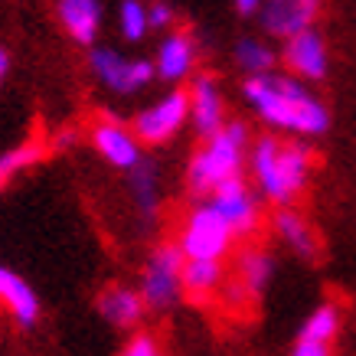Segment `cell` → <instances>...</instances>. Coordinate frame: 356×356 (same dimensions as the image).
Segmentation results:
<instances>
[{
    "mask_svg": "<svg viewBox=\"0 0 356 356\" xmlns=\"http://www.w3.org/2000/svg\"><path fill=\"white\" fill-rule=\"evenodd\" d=\"M245 98L265 124L284 134L317 138L330 124V111L311 88L284 72H268L259 79H245Z\"/></svg>",
    "mask_w": 356,
    "mask_h": 356,
    "instance_id": "obj_1",
    "label": "cell"
},
{
    "mask_svg": "<svg viewBox=\"0 0 356 356\" xmlns=\"http://www.w3.org/2000/svg\"><path fill=\"white\" fill-rule=\"evenodd\" d=\"M248 167L259 193L278 209H284L301 196L311 180V151L298 140H278L268 134L248 147Z\"/></svg>",
    "mask_w": 356,
    "mask_h": 356,
    "instance_id": "obj_2",
    "label": "cell"
},
{
    "mask_svg": "<svg viewBox=\"0 0 356 356\" xmlns=\"http://www.w3.org/2000/svg\"><path fill=\"white\" fill-rule=\"evenodd\" d=\"M248 154V128L242 121H229L203 140V147L193 154L186 167V184L196 196L216 193L222 184L242 177V163Z\"/></svg>",
    "mask_w": 356,
    "mask_h": 356,
    "instance_id": "obj_3",
    "label": "cell"
},
{
    "mask_svg": "<svg viewBox=\"0 0 356 356\" xmlns=\"http://www.w3.org/2000/svg\"><path fill=\"white\" fill-rule=\"evenodd\" d=\"M184 252L177 242L157 245L144 261L138 294L147 311H170L184 298Z\"/></svg>",
    "mask_w": 356,
    "mask_h": 356,
    "instance_id": "obj_4",
    "label": "cell"
},
{
    "mask_svg": "<svg viewBox=\"0 0 356 356\" xmlns=\"http://www.w3.org/2000/svg\"><path fill=\"white\" fill-rule=\"evenodd\" d=\"M236 242V232L229 229V222L219 216L209 203L193 206L184 219L177 248L184 252V259H200V261H222L229 248Z\"/></svg>",
    "mask_w": 356,
    "mask_h": 356,
    "instance_id": "obj_5",
    "label": "cell"
},
{
    "mask_svg": "<svg viewBox=\"0 0 356 356\" xmlns=\"http://www.w3.org/2000/svg\"><path fill=\"white\" fill-rule=\"evenodd\" d=\"M88 69L105 88L118 95H134L151 86L154 63L151 59H131V56L111 49V46H92L88 49Z\"/></svg>",
    "mask_w": 356,
    "mask_h": 356,
    "instance_id": "obj_6",
    "label": "cell"
},
{
    "mask_svg": "<svg viewBox=\"0 0 356 356\" xmlns=\"http://www.w3.org/2000/svg\"><path fill=\"white\" fill-rule=\"evenodd\" d=\"M186 121H190V98H186V92L173 88L163 98H157L154 105L140 108L131 131H134V138L140 144L157 147V144H167L170 138H177Z\"/></svg>",
    "mask_w": 356,
    "mask_h": 356,
    "instance_id": "obj_7",
    "label": "cell"
},
{
    "mask_svg": "<svg viewBox=\"0 0 356 356\" xmlns=\"http://www.w3.org/2000/svg\"><path fill=\"white\" fill-rule=\"evenodd\" d=\"M206 203L226 219L229 229H232L236 236H255V232H259V226H261V203H259V196L252 193V186H248L242 177L222 184L216 193H209Z\"/></svg>",
    "mask_w": 356,
    "mask_h": 356,
    "instance_id": "obj_8",
    "label": "cell"
},
{
    "mask_svg": "<svg viewBox=\"0 0 356 356\" xmlns=\"http://www.w3.org/2000/svg\"><path fill=\"white\" fill-rule=\"evenodd\" d=\"M92 147L102 154V161H108L118 170H134L144 161L140 140L134 138V131L115 118L95 121V128H92Z\"/></svg>",
    "mask_w": 356,
    "mask_h": 356,
    "instance_id": "obj_9",
    "label": "cell"
},
{
    "mask_svg": "<svg viewBox=\"0 0 356 356\" xmlns=\"http://www.w3.org/2000/svg\"><path fill=\"white\" fill-rule=\"evenodd\" d=\"M284 65L294 72L298 82H317V79L327 76V65H330V56H327V43L324 36L314 30H304L291 40H284Z\"/></svg>",
    "mask_w": 356,
    "mask_h": 356,
    "instance_id": "obj_10",
    "label": "cell"
},
{
    "mask_svg": "<svg viewBox=\"0 0 356 356\" xmlns=\"http://www.w3.org/2000/svg\"><path fill=\"white\" fill-rule=\"evenodd\" d=\"M190 121L203 138H213L222 124H226V102H222V88L213 76H196L190 92Z\"/></svg>",
    "mask_w": 356,
    "mask_h": 356,
    "instance_id": "obj_11",
    "label": "cell"
},
{
    "mask_svg": "<svg viewBox=\"0 0 356 356\" xmlns=\"http://www.w3.org/2000/svg\"><path fill=\"white\" fill-rule=\"evenodd\" d=\"M314 17H317V7L304 3V0H265L259 10L261 30L278 40H291L298 33L311 30Z\"/></svg>",
    "mask_w": 356,
    "mask_h": 356,
    "instance_id": "obj_12",
    "label": "cell"
},
{
    "mask_svg": "<svg viewBox=\"0 0 356 356\" xmlns=\"http://www.w3.org/2000/svg\"><path fill=\"white\" fill-rule=\"evenodd\" d=\"M196 65V43L190 33L173 30L167 33L157 46V56H154V76L167 79V82H180L193 72Z\"/></svg>",
    "mask_w": 356,
    "mask_h": 356,
    "instance_id": "obj_13",
    "label": "cell"
},
{
    "mask_svg": "<svg viewBox=\"0 0 356 356\" xmlns=\"http://www.w3.org/2000/svg\"><path fill=\"white\" fill-rule=\"evenodd\" d=\"M98 314L108 321L111 327H118V330H131V327H138L144 321V301H140L138 288H128V284H111L105 291L98 294Z\"/></svg>",
    "mask_w": 356,
    "mask_h": 356,
    "instance_id": "obj_14",
    "label": "cell"
},
{
    "mask_svg": "<svg viewBox=\"0 0 356 356\" xmlns=\"http://www.w3.org/2000/svg\"><path fill=\"white\" fill-rule=\"evenodd\" d=\"M63 30L82 46H95L102 33V3L98 0H59L56 3Z\"/></svg>",
    "mask_w": 356,
    "mask_h": 356,
    "instance_id": "obj_15",
    "label": "cell"
},
{
    "mask_svg": "<svg viewBox=\"0 0 356 356\" xmlns=\"http://www.w3.org/2000/svg\"><path fill=\"white\" fill-rule=\"evenodd\" d=\"M0 304L23 327H33L40 321V294L33 291L30 281H23L17 271L3 268V265H0Z\"/></svg>",
    "mask_w": 356,
    "mask_h": 356,
    "instance_id": "obj_16",
    "label": "cell"
},
{
    "mask_svg": "<svg viewBox=\"0 0 356 356\" xmlns=\"http://www.w3.org/2000/svg\"><path fill=\"white\" fill-rule=\"evenodd\" d=\"M275 278V259H271V252L265 248H245L236 261V284H232V291L238 298H259L265 288L271 284Z\"/></svg>",
    "mask_w": 356,
    "mask_h": 356,
    "instance_id": "obj_17",
    "label": "cell"
},
{
    "mask_svg": "<svg viewBox=\"0 0 356 356\" xmlns=\"http://www.w3.org/2000/svg\"><path fill=\"white\" fill-rule=\"evenodd\" d=\"M275 232H278V238L288 248H291L298 259H304V261H314V259H317V252H321V245H317V236H314L311 222H307V219H304L298 209H291V206L278 209V213H275Z\"/></svg>",
    "mask_w": 356,
    "mask_h": 356,
    "instance_id": "obj_18",
    "label": "cell"
},
{
    "mask_svg": "<svg viewBox=\"0 0 356 356\" xmlns=\"http://www.w3.org/2000/svg\"><path fill=\"white\" fill-rule=\"evenodd\" d=\"M222 278H226L222 261H184V294H190V298H213L222 288Z\"/></svg>",
    "mask_w": 356,
    "mask_h": 356,
    "instance_id": "obj_19",
    "label": "cell"
},
{
    "mask_svg": "<svg viewBox=\"0 0 356 356\" xmlns=\"http://www.w3.org/2000/svg\"><path fill=\"white\" fill-rule=\"evenodd\" d=\"M275 63H278V56H275V49H271L268 43H261V40H255V36L238 40L236 65L242 69V72H248V79H259V76L275 72Z\"/></svg>",
    "mask_w": 356,
    "mask_h": 356,
    "instance_id": "obj_20",
    "label": "cell"
},
{
    "mask_svg": "<svg viewBox=\"0 0 356 356\" xmlns=\"http://www.w3.org/2000/svg\"><path fill=\"white\" fill-rule=\"evenodd\" d=\"M131 173V196L144 216H154V209L161 206V180H157V167L151 161H140Z\"/></svg>",
    "mask_w": 356,
    "mask_h": 356,
    "instance_id": "obj_21",
    "label": "cell"
},
{
    "mask_svg": "<svg viewBox=\"0 0 356 356\" xmlns=\"http://www.w3.org/2000/svg\"><path fill=\"white\" fill-rule=\"evenodd\" d=\"M40 157H43V144H40V140H23V144H17V147L0 154V190L10 184L17 173L33 167Z\"/></svg>",
    "mask_w": 356,
    "mask_h": 356,
    "instance_id": "obj_22",
    "label": "cell"
},
{
    "mask_svg": "<svg viewBox=\"0 0 356 356\" xmlns=\"http://www.w3.org/2000/svg\"><path fill=\"white\" fill-rule=\"evenodd\" d=\"M337 334H340V311L337 304H321L307 314V321L301 324V334L298 337H311V340H324V343H334Z\"/></svg>",
    "mask_w": 356,
    "mask_h": 356,
    "instance_id": "obj_23",
    "label": "cell"
},
{
    "mask_svg": "<svg viewBox=\"0 0 356 356\" xmlns=\"http://www.w3.org/2000/svg\"><path fill=\"white\" fill-rule=\"evenodd\" d=\"M118 30L128 43H140L151 23H147V3L144 0H121L118 7Z\"/></svg>",
    "mask_w": 356,
    "mask_h": 356,
    "instance_id": "obj_24",
    "label": "cell"
},
{
    "mask_svg": "<svg viewBox=\"0 0 356 356\" xmlns=\"http://www.w3.org/2000/svg\"><path fill=\"white\" fill-rule=\"evenodd\" d=\"M121 356H163V350L151 334H134L128 343H124Z\"/></svg>",
    "mask_w": 356,
    "mask_h": 356,
    "instance_id": "obj_25",
    "label": "cell"
},
{
    "mask_svg": "<svg viewBox=\"0 0 356 356\" xmlns=\"http://www.w3.org/2000/svg\"><path fill=\"white\" fill-rule=\"evenodd\" d=\"M147 23H151V30H163V26H170L173 23V7L167 0H154L151 7H147Z\"/></svg>",
    "mask_w": 356,
    "mask_h": 356,
    "instance_id": "obj_26",
    "label": "cell"
},
{
    "mask_svg": "<svg viewBox=\"0 0 356 356\" xmlns=\"http://www.w3.org/2000/svg\"><path fill=\"white\" fill-rule=\"evenodd\" d=\"M330 346H334V343L311 340V337H298V340H294L291 356H330Z\"/></svg>",
    "mask_w": 356,
    "mask_h": 356,
    "instance_id": "obj_27",
    "label": "cell"
},
{
    "mask_svg": "<svg viewBox=\"0 0 356 356\" xmlns=\"http://www.w3.org/2000/svg\"><path fill=\"white\" fill-rule=\"evenodd\" d=\"M261 3H265V0H236V10L238 13H259Z\"/></svg>",
    "mask_w": 356,
    "mask_h": 356,
    "instance_id": "obj_28",
    "label": "cell"
},
{
    "mask_svg": "<svg viewBox=\"0 0 356 356\" xmlns=\"http://www.w3.org/2000/svg\"><path fill=\"white\" fill-rule=\"evenodd\" d=\"M7 76H10V53L0 46V86L7 82Z\"/></svg>",
    "mask_w": 356,
    "mask_h": 356,
    "instance_id": "obj_29",
    "label": "cell"
},
{
    "mask_svg": "<svg viewBox=\"0 0 356 356\" xmlns=\"http://www.w3.org/2000/svg\"><path fill=\"white\" fill-rule=\"evenodd\" d=\"M304 3H314V7H321V0H304Z\"/></svg>",
    "mask_w": 356,
    "mask_h": 356,
    "instance_id": "obj_30",
    "label": "cell"
}]
</instances>
